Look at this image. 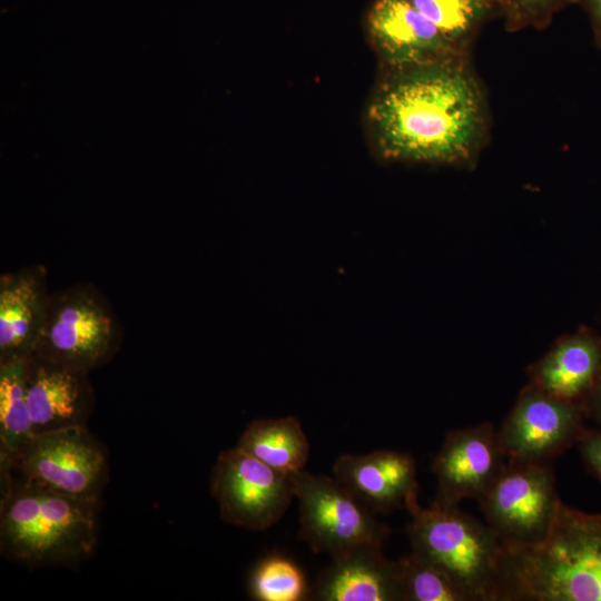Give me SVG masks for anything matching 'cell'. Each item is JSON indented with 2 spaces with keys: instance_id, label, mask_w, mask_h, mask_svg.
I'll return each mask as SVG.
<instances>
[{
  "instance_id": "1",
  "label": "cell",
  "mask_w": 601,
  "mask_h": 601,
  "mask_svg": "<svg viewBox=\"0 0 601 601\" xmlns=\"http://www.w3.org/2000/svg\"><path fill=\"white\" fill-rule=\"evenodd\" d=\"M490 124L471 55L382 69L366 109L371 147L388 162L472 169Z\"/></svg>"
},
{
  "instance_id": "2",
  "label": "cell",
  "mask_w": 601,
  "mask_h": 601,
  "mask_svg": "<svg viewBox=\"0 0 601 601\" xmlns=\"http://www.w3.org/2000/svg\"><path fill=\"white\" fill-rule=\"evenodd\" d=\"M495 601H601V514L561 502L542 541L503 545Z\"/></svg>"
},
{
  "instance_id": "3",
  "label": "cell",
  "mask_w": 601,
  "mask_h": 601,
  "mask_svg": "<svg viewBox=\"0 0 601 601\" xmlns=\"http://www.w3.org/2000/svg\"><path fill=\"white\" fill-rule=\"evenodd\" d=\"M0 550L36 568L75 562L97 543L100 500L63 494L1 470Z\"/></svg>"
},
{
  "instance_id": "4",
  "label": "cell",
  "mask_w": 601,
  "mask_h": 601,
  "mask_svg": "<svg viewBox=\"0 0 601 601\" xmlns=\"http://www.w3.org/2000/svg\"><path fill=\"white\" fill-rule=\"evenodd\" d=\"M406 510L412 552L447 574L469 601H495L503 544L494 531L460 506L422 508L415 497Z\"/></svg>"
},
{
  "instance_id": "5",
  "label": "cell",
  "mask_w": 601,
  "mask_h": 601,
  "mask_svg": "<svg viewBox=\"0 0 601 601\" xmlns=\"http://www.w3.org/2000/svg\"><path fill=\"white\" fill-rule=\"evenodd\" d=\"M122 342L108 298L91 283L51 293L32 354L90 373L107 364Z\"/></svg>"
},
{
  "instance_id": "6",
  "label": "cell",
  "mask_w": 601,
  "mask_h": 601,
  "mask_svg": "<svg viewBox=\"0 0 601 601\" xmlns=\"http://www.w3.org/2000/svg\"><path fill=\"white\" fill-rule=\"evenodd\" d=\"M299 503V538L316 552L336 558L362 545L383 546L390 529L335 477L293 473Z\"/></svg>"
},
{
  "instance_id": "7",
  "label": "cell",
  "mask_w": 601,
  "mask_h": 601,
  "mask_svg": "<svg viewBox=\"0 0 601 601\" xmlns=\"http://www.w3.org/2000/svg\"><path fill=\"white\" fill-rule=\"evenodd\" d=\"M1 470L83 499L100 500L107 482V453L87 425L36 433Z\"/></svg>"
},
{
  "instance_id": "8",
  "label": "cell",
  "mask_w": 601,
  "mask_h": 601,
  "mask_svg": "<svg viewBox=\"0 0 601 601\" xmlns=\"http://www.w3.org/2000/svg\"><path fill=\"white\" fill-rule=\"evenodd\" d=\"M484 522L504 546L542 541L556 518L561 500L548 463L506 462L485 495L477 501Z\"/></svg>"
},
{
  "instance_id": "9",
  "label": "cell",
  "mask_w": 601,
  "mask_h": 601,
  "mask_svg": "<svg viewBox=\"0 0 601 601\" xmlns=\"http://www.w3.org/2000/svg\"><path fill=\"white\" fill-rule=\"evenodd\" d=\"M210 493L224 521L264 531L283 518L295 497L293 473L276 470L235 446L218 455Z\"/></svg>"
},
{
  "instance_id": "10",
  "label": "cell",
  "mask_w": 601,
  "mask_h": 601,
  "mask_svg": "<svg viewBox=\"0 0 601 601\" xmlns=\"http://www.w3.org/2000/svg\"><path fill=\"white\" fill-rule=\"evenodd\" d=\"M584 417L582 405L528 383L496 430L497 439L509 461L548 463L579 442Z\"/></svg>"
},
{
  "instance_id": "11",
  "label": "cell",
  "mask_w": 601,
  "mask_h": 601,
  "mask_svg": "<svg viewBox=\"0 0 601 601\" xmlns=\"http://www.w3.org/2000/svg\"><path fill=\"white\" fill-rule=\"evenodd\" d=\"M506 462L491 423L450 431L433 461L436 477L433 502L460 506L465 499L480 501Z\"/></svg>"
},
{
  "instance_id": "12",
  "label": "cell",
  "mask_w": 601,
  "mask_h": 601,
  "mask_svg": "<svg viewBox=\"0 0 601 601\" xmlns=\"http://www.w3.org/2000/svg\"><path fill=\"white\" fill-rule=\"evenodd\" d=\"M365 28L382 69L471 55L452 43L410 0H374Z\"/></svg>"
},
{
  "instance_id": "13",
  "label": "cell",
  "mask_w": 601,
  "mask_h": 601,
  "mask_svg": "<svg viewBox=\"0 0 601 601\" xmlns=\"http://www.w3.org/2000/svg\"><path fill=\"white\" fill-rule=\"evenodd\" d=\"M88 376L35 354L27 357V398L35 434L87 425L95 405Z\"/></svg>"
},
{
  "instance_id": "14",
  "label": "cell",
  "mask_w": 601,
  "mask_h": 601,
  "mask_svg": "<svg viewBox=\"0 0 601 601\" xmlns=\"http://www.w3.org/2000/svg\"><path fill=\"white\" fill-rule=\"evenodd\" d=\"M333 471L335 479L375 513L406 509L417 497L416 462L406 452L342 454Z\"/></svg>"
},
{
  "instance_id": "15",
  "label": "cell",
  "mask_w": 601,
  "mask_h": 601,
  "mask_svg": "<svg viewBox=\"0 0 601 601\" xmlns=\"http://www.w3.org/2000/svg\"><path fill=\"white\" fill-rule=\"evenodd\" d=\"M383 546L362 545L332 558L308 599L317 601H403L400 560L382 552Z\"/></svg>"
},
{
  "instance_id": "16",
  "label": "cell",
  "mask_w": 601,
  "mask_h": 601,
  "mask_svg": "<svg viewBox=\"0 0 601 601\" xmlns=\"http://www.w3.org/2000/svg\"><path fill=\"white\" fill-rule=\"evenodd\" d=\"M50 295L41 264L0 275V362L33 353Z\"/></svg>"
},
{
  "instance_id": "17",
  "label": "cell",
  "mask_w": 601,
  "mask_h": 601,
  "mask_svg": "<svg viewBox=\"0 0 601 601\" xmlns=\"http://www.w3.org/2000/svg\"><path fill=\"white\" fill-rule=\"evenodd\" d=\"M528 375L529 383L549 395L582 405L601 376V336L583 327L560 337Z\"/></svg>"
},
{
  "instance_id": "18",
  "label": "cell",
  "mask_w": 601,
  "mask_h": 601,
  "mask_svg": "<svg viewBox=\"0 0 601 601\" xmlns=\"http://www.w3.org/2000/svg\"><path fill=\"white\" fill-rule=\"evenodd\" d=\"M236 446L286 473L302 471L309 457L307 436L300 422L293 416L254 420Z\"/></svg>"
},
{
  "instance_id": "19",
  "label": "cell",
  "mask_w": 601,
  "mask_h": 601,
  "mask_svg": "<svg viewBox=\"0 0 601 601\" xmlns=\"http://www.w3.org/2000/svg\"><path fill=\"white\" fill-rule=\"evenodd\" d=\"M26 361L0 362V462L11 461L35 434L27 398Z\"/></svg>"
},
{
  "instance_id": "20",
  "label": "cell",
  "mask_w": 601,
  "mask_h": 601,
  "mask_svg": "<svg viewBox=\"0 0 601 601\" xmlns=\"http://www.w3.org/2000/svg\"><path fill=\"white\" fill-rule=\"evenodd\" d=\"M457 48L471 52L479 32L500 18L497 0H410Z\"/></svg>"
},
{
  "instance_id": "21",
  "label": "cell",
  "mask_w": 601,
  "mask_h": 601,
  "mask_svg": "<svg viewBox=\"0 0 601 601\" xmlns=\"http://www.w3.org/2000/svg\"><path fill=\"white\" fill-rule=\"evenodd\" d=\"M249 591L259 601H302L309 594L303 571L292 560L277 554L266 556L255 566Z\"/></svg>"
},
{
  "instance_id": "22",
  "label": "cell",
  "mask_w": 601,
  "mask_h": 601,
  "mask_svg": "<svg viewBox=\"0 0 601 601\" xmlns=\"http://www.w3.org/2000/svg\"><path fill=\"white\" fill-rule=\"evenodd\" d=\"M403 601H469L437 566L411 552L400 559Z\"/></svg>"
},
{
  "instance_id": "23",
  "label": "cell",
  "mask_w": 601,
  "mask_h": 601,
  "mask_svg": "<svg viewBox=\"0 0 601 601\" xmlns=\"http://www.w3.org/2000/svg\"><path fill=\"white\" fill-rule=\"evenodd\" d=\"M500 18L509 32L549 27L554 16L577 0H497Z\"/></svg>"
},
{
  "instance_id": "24",
  "label": "cell",
  "mask_w": 601,
  "mask_h": 601,
  "mask_svg": "<svg viewBox=\"0 0 601 601\" xmlns=\"http://www.w3.org/2000/svg\"><path fill=\"white\" fill-rule=\"evenodd\" d=\"M579 445L585 464L601 480V431H584Z\"/></svg>"
},
{
  "instance_id": "25",
  "label": "cell",
  "mask_w": 601,
  "mask_h": 601,
  "mask_svg": "<svg viewBox=\"0 0 601 601\" xmlns=\"http://www.w3.org/2000/svg\"><path fill=\"white\" fill-rule=\"evenodd\" d=\"M577 4L588 13L595 45L601 50V0H577Z\"/></svg>"
},
{
  "instance_id": "26",
  "label": "cell",
  "mask_w": 601,
  "mask_h": 601,
  "mask_svg": "<svg viewBox=\"0 0 601 601\" xmlns=\"http://www.w3.org/2000/svg\"><path fill=\"white\" fill-rule=\"evenodd\" d=\"M582 407L585 417L588 416L601 425V376L592 392L582 403Z\"/></svg>"
}]
</instances>
